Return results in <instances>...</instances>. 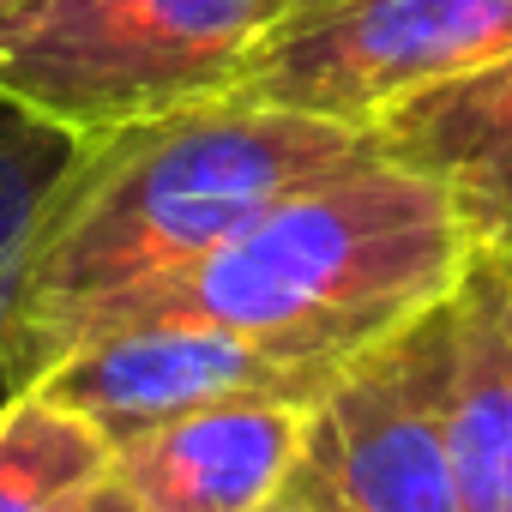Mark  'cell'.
I'll list each match as a JSON object with an SVG mask.
<instances>
[{"label": "cell", "instance_id": "cell-5", "mask_svg": "<svg viewBox=\"0 0 512 512\" xmlns=\"http://www.w3.org/2000/svg\"><path fill=\"white\" fill-rule=\"evenodd\" d=\"M350 356L211 320H127L85 338L37 386L85 410L109 440L217 404H320Z\"/></svg>", "mask_w": 512, "mask_h": 512}, {"label": "cell", "instance_id": "cell-6", "mask_svg": "<svg viewBox=\"0 0 512 512\" xmlns=\"http://www.w3.org/2000/svg\"><path fill=\"white\" fill-rule=\"evenodd\" d=\"M446 296L344 362L308 416V464L356 512H464L446 440Z\"/></svg>", "mask_w": 512, "mask_h": 512}, {"label": "cell", "instance_id": "cell-8", "mask_svg": "<svg viewBox=\"0 0 512 512\" xmlns=\"http://www.w3.org/2000/svg\"><path fill=\"white\" fill-rule=\"evenodd\" d=\"M368 139L440 181L470 247H512V55L392 103Z\"/></svg>", "mask_w": 512, "mask_h": 512}, {"label": "cell", "instance_id": "cell-10", "mask_svg": "<svg viewBox=\"0 0 512 512\" xmlns=\"http://www.w3.org/2000/svg\"><path fill=\"white\" fill-rule=\"evenodd\" d=\"M115 440L49 386H25L0 410V512H91L109 482Z\"/></svg>", "mask_w": 512, "mask_h": 512}, {"label": "cell", "instance_id": "cell-9", "mask_svg": "<svg viewBox=\"0 0 512 512\" xmlns=\"http://www.w3.org/2000/svg\"><path fill=\"white\" fill-rule=\"evenodd\" d=\"M446 440L464 512H512V247H470L446 290Z\"/></svg>", "mask_w": 512, "mask_h": 512}, {"label": "cell", "instance_id": "cell-12", "mask_svg": "<svg viewBox=\"0 0 512 512\" xmlns=\"http://www.w3.org/2000/svg\"><path fill=\"white\" fill-rule=\"evenodd\" d=\"M260 512H356V506H350V500H344V494H338L308 458H302V464L284 476V488H278Z\"/></svg>", "mask_w": 512, "mask_h": 512}, {"label": "cell", "instance_id": "cell-2", "mask_svg": "<svg viewBox=\"0 0 512 512\" xmlns=\"http://www.w3.org/2000/svg\"><path fill=\"white\" fill-rule=\"evenodd\" d=\"M464 223L440 181L380 145L302 181L205 260L145 290L127 320H211L356 356L434 308L464 272ZM103 326V332H109Z\"/></svg>", "mask_w": 512, "mask_h": 512}, {"label": "cell", "instance_id": "cell-7", "mask_svg": "<svg viewBox=\"0 0 512 512\" xmlns=\"http://www.w3.org/2000/svg\"><path fill=\"white\" fill-rule=\"evenodd\" d=\"M308 404H217L115 440L109 482L133 512H260L308 452Z\"/></svg>", "mask_w": 512, "mask_h": 512}, {"label": "cell", "instance_id": "cell-1", "mask_svg": "<svg viewBox=\"0 0 512 512\" xmlns=\"http://www.w3.org/2000/svg\"><path fill=\"white\" fill-rule=\"evenodd\" d=\"M368 145V127L241 97H205L79 133L25 266V386H37L145 290L169 284L266 205Z\"/></svg>", "mask_w": 512, "mask_h": 512}, {"label": "cell", "instance_id": "cell-4", "mask_svg": "<svg viewBox=\"0 0 512 512\" xmlns=\"http://www.w3.org/2000/svg\"><path fill=\"white\" fill-rule=\"evenodd\" d=\"M512 55V0H290L223 97L374 127L392 103Z\"/></svg>", "mask_w": 512, "mask_h": 512}, {"label": "cell", "instance_id": "cell-13", "mask_svg": "<svg viewBox=\"0 0 512 512\" xmlns=\"http://www.w3.org/2000/svg\"><path fill=\"white\" fill-rule=\"evenodd\" d=\"M37 7H43V0H0V43H7V37H13Z\"/></svg>", "mask_w": 512, "mask_h": 512}, {"label": "cell", "instance_id": "cell-11", "mask_svg": "<svg viewBox=\"0 0 512 512\" xmlns=\"http://www.w3.org/2000/svg\"><path fill=\"white\" fill-rule=\"evenodd\" d=\"M73 151H79V133L0 97V410L25 392V356H19L25 266H31L43 205L67 175Z\"/></svg>", "mask_w": 512, "mask_h": 512}, {"label": "cell", "instance_id": "cell-14", "mask_svg": "<svg viewBox=\"0 0 512 512\" xmlns=\"http://www.w3.org/2000/svg\"><path fill=\"white\" fill-rule=\"evenodd\" d=\"M91 512H133V506L121 500V488H115V482H103V488H97V500H91Z\"/></svg>", "mask_w": 512, "mask_h": 512}, {"label": "cell", "instance_id": "cell-3", "mask_svg": "<svg viewBox=\"0 0 512 512\" xmlns=\"http://www.w3.org/2000/svg\"><path fill=\"white\" fill-rule=\"evenodd\" d=\"M290 0H43L0 43V97L103 133L223 97Z\"/></svg>", "mask_w": 512, "mask_h": 512}]
</instances>
